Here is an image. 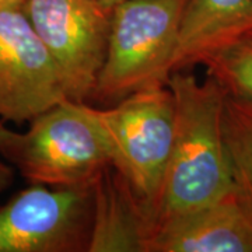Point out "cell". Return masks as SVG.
Masks as SVG:
<instances>
[{
  "mask_svg": "<svg viewBox=\"0 0 252 252\" xmlns=\"http://www.w3.org/2000/svg\"><path fill=\"white\" fill-rule=\"evenodd\" d=\"M167 86L175 108L174 137L160 188L149 206L152 233L235 187L223 133L227 93L212 77L200 83L187 70L172 73Z\"/></svg>",
  "mask_w": 252,
  "mask_h": 252,
  "instance_id": "obj_1",
  "label": "cell"
},
{
  "mask_svg": "<svg viewBox=\"0 0 252 252\" xmlns=\"http://www.w3.org/2000/svg\"><path fill=\"white\" fill-rule=\"evenodd\" d=\"M0 157L28 184L77 187L97 180L111 164L87 102L64 99L16 132L0 121Z\"/></svg>",
  "mask_w": 252,
  "mask_h": 252,
  "instance_id": "obj_2",
  "label": "cell"
},
{
  "mask_svg": "<svg viewBox=\"0 0 252 252\" xmlns=\"http://www.w3.org/2000/svg\"><path fill=\"white\" fill-rule=\"evenodd\" d=\"M188 0H124L111 9L108 45L90 101L111 107L167 86Z\"/></svg>",
  "mask_w": 252,
  "mask_h": 252,
  "instance_id": "obj_3",
  "label": "cell"
},
{
  "mask_svg": "<svg viewBox=\"0 0 252 252\" xmlns=\"http://www.w3.org/2000/svg\"><path fill=\"white\" fill-rule=\"evenodd\" d=\"M102 133L111 165L147 206L156 198L174 137L175 108L168 86L136 91L115 105L89 104Z\"/></svg>",
  "mask_w": 252,
  "mask_h": 252,
  "instance_id": "obj_4",
  "label": "cell"
},
{
  "mask_svg": "<svg viewBox=\"0 0 252 252\" xmlns=\"http://www.w3.org/2000/svg\"><path fill=\"white\" fill-rule=\"evenodd\" d=\"M94 182L30 187L0 205V252H89Z\"/></svg>",
  "mask_w": 252,
  "mask_h": 252,
  "instance_id": "obj_5",
  "label": "cell"
},
{
  "mask_svg": "<svg viewBox=\"0 0 252 252\" xmlns=\"http://www.w3.org/2000/svg\"><path fill=\"white\" fill-rule=\"evenodd\" d=\"M23 10L52 56L67 99L90 101L107 54L111 9L99 0H26Z\"/></svg>",
  "mask_w": 252,
  "mask_h": 252,
  "instance_id": "obj_6",
  "label": "cell"
},
{
  "mask_svg": "<svg viewBox=\"0 0 252 252\" xmlns=\"http://www.w3.org/2000/svg\"><path fill=\"white\" fill-rule=\"evenodd\" d=\"M64 99L54 59L23 7L0 10V121L30 124Z\"/></svg>",
  "mask_w": 252,
  "mask_h": 252,
  "instance_id": "obj_7",
  "label": "cell"
},
{
  "mask_svg": "<svg viewBox=\"0 0 252 252\" xmlns=\"http://www.w3.org/2000/svg\"><path fill=\"white\" fill-rule=\"evenodd\" d=\"M147 252H252V209L233 188L154 228Z\"/></svg>",
  "mask_w": 252,
  "mask_h": 252,
  "instance_id": "obj_8",
  "label": "cell"
},
{
  "mask_svg": "<svg viewBox=\"0 0 252 252\" xmlns=\"http://www.w3.org/2000/svg\"><path fill=\"white\" fill-rule=\"evenodd\" d=\"M152 228L146 202L109 164L94 181L89 252H147Z\"/></svg>",
  "mask_w": 252,
  "mask_h": 252,
  "instance_id": "obj_9",
  "label": "cell"
},
{
  "mask_svg": "<svg viewBox=\"0 0 252 252\" xmlns=\"http://www.w3.org/2000/svg\"><path fill=\"white\" fill-rule=\"evenodd\" d=\"M252 30V0H188L171 74L202 64L209 55Z\"/></svg>",
  "mask_w": 252,
  "mask_h": 252,
  "instance_id": "obj_10",
  "label": "cell"
},
{
  "mask_svg": "<svg viewBox=\"0 0 252 252\" xmlns=\"http://www.w3.org/2000/svg\"><path fill=\"white\" fill-rule=\"evenodd\" d=\"M223 133L235 188L252 209V101L225 97Z\"/></svg>",
  "mask_w": 252,
  "mask_h": 252,
  "instance_id": "obj_11",
  "label": "cell"
},
{
  "mask_svg": "<svg viewBox=\"0 0 252 252\" xmlns=\"http://www.w3.org/2000/svg\"><path fill=\"white\" fill-rule=\"evenodd\" d=\"M202 64L227 95L252 101V30L209 55Z\"/></svg>",
  "mask_w": 252,
  "mask_h": 252,
  "instance_id": "obj_12",
  "label": "cell"
},
{
  "mask_svg": "<svg viewBox=\"0 0 252 252\" xmlns=\"http://www.w3.org/2000/svg\"><path fill=\"white\" fill-rule=\"evenodd\" d=\"M14 181V168L0 157V193L7 190Z\"/></svg>",
  "mask_w": 252,
  "mask_h": 252,
  "instance_id": "obj_13",
  "label": "cell"
},
{
  "mask_svg": "<svg viewBox=\"0 0 252 252\" xmlns=\"http://www.w3.org/2000/svg\"><path fill=\"white\" fill-rule=\"evenodd\" d=\"M26 0H0V10L20 9L23 7Z\"/></svg>",
  "mask_w": 252,
  "mask_h": 252,
  "instance_id": "obj_14",
  "label": "cell"
},
{
  "mask_svg": "<svg viewBox=\"0 0 252 252\" xmlns=\"http://www.w3.org/2000/svg\"><path fill=\"white\" fill-rule=\"evenodd\" d=\"M102 4H105L107 7H109V9H112L115 4H118V3H121V1H124V0H99Z\"/></svg>",
  "mask_w": 252,
  "mask_h": 252,
  "instance_id": "obj_15",
  "label": "cell"
}]
</instances>
